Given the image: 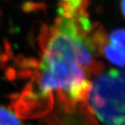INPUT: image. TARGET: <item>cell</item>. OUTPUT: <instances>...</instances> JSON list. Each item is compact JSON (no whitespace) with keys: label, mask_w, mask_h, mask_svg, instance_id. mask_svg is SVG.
<instances>
[{"label":"cell","mask_w":125,"mask_h":125,"mask_svg":"<svg viewBox=\"0 0 125 125\" xmlns=\"http://www.w3.org/2000/svg\"><path fill=\"white\" fill-rule=\"evenodd\" d=\"M91 110L104 125H125V70H111L91 83Z\"/></svg>","instance_id":"1"},{"label":"cell","mask_w":125,"mask_h":125,"mask_svg":"<svg viewBox=\"0 0 125 125\" xmlns=\"http://www.w3.org/2000/svg\"><path fill=\"white\" fill-rule=\"evenodd\" d=\"M0 125H23L18 118L4 106H0Z\"/></svg>","instance_id":"4"},{"label":"cell","mask_w":125,"mask_h":125,"mask_svg":"<svg viewBox=\"0 0 125 125\" xmlns=\"http://www.w3.org/2000/svg\"><path fill=\"white\" fill-rule=\"evenodd\" d=\"M36 71L32 70H22L19 72H17V77L19 79H27V78H32L35 76Z\"/></svg>","instance_id":"7"},{"label":"cell","mask_w":125,"mask_h":125,"mask_svg":"<svg viewBox=\"0 0 125 125\" xmlns=\"http://www.w3.org/2000/svg\"><path fill=\"white\" fill-rule=\"evenodd\" d=\"M1 15H2V10H0V17H1Z\"/></svg>","instance_id":"12"},{"label":"cell","mask_w":125,"mask_h":125,"mask_svg":"<svg viewBox=\"0 0 125 125\" xmlns=\"http://www.w3.org/2000/svg\"><path fill=\"white\" fill-rule=\"evenodd\" d=\"M5 77L7 80L14 81L17 78V70L12 67H9V68L5 69Z\"/></svg>","instance_id":"8"},{"label":"cell","mask_w":125,"mask_h":125,"mask_svg":"<svg viewBox=\"0 0 125 125\" xmlns=\"http://www.w3.org/2000/svg\"><path fill=\"white\" fill-rule=\"evenodd\" d=\"M34 81L35 76L23 89L18 99L10 103V108L13 109L15 115L18 118H39L49 113L53 107V93L43 95L40 91L36 92L34 90Z\"/></svg>","instance_id":"2"},{"label":"cell","mask_w":125,"mask_h":125,"mask_svg":"<svg viewBox=\"0 0 125 125\" xmlns=\"http://www.w3.org/2000/svg\"><path fill=\"white\" fill-rule=\"evenodd\" d=\"M45 5L43 3H33V2H25L21 5V9L23 12L30 13V12L37 11V10H45Z\"/></svg>","instance_id":"6"},{"label":"cell","mask_w":125,"mask_h":125,"mask_svg":"<svg viewBox=\"0 0 125 125\" xmlns=\"http://www.w3.org/2000/svg\"><path fill=\"white\" fill-rule=\"evenodd\" d=\"M100 50L109 62L120 68L125 67V29L119 28L104 37Z\"/></svg>","instance_id":"3"},{"label":"cell","mask_w":125,"mask_h":125,"mask_svg":"<svg viewBox=\"0 0 125 125\" xmlns=\"http://www.w3.org/2000/svg\"><path fill=\"white\" fill-rule=\"evenodd\" d=\"M19 96H20L19 93H11V94H9L7 97L10 100V103H11V102H14V101H16V100H18V97H19Z\"/></svg>","instance_id":"10"},{"label":"cell","mask_w":125,"mask_h":125,"mask_svg":"<svg viewBox=\"0 0 125 125\" xmlns=\"http://www.w3.org/2000/svg\"><path fill=\"white\" fill-rule=\"evenodd\" d=\"M120 8H121V11L123 13V17L125 18V1H123L120 4Z\"/></svg>","instance_id":"11"},{"label":"cell","mask_w":125,"mask_h":125,"mask_svg":"<svg viewBox=\"0 0 125 125\" xmlns=\"http://www.w3.org/2000/svg\"><path fill=\"white\" fill-rule=\"evenodd\" d=\"M4 51H5V54L9 57V58L13 59L15 56H14V52L12 51L11 45H10V42L5 38L4 39Z\"/></svg>","instance_id":"9"},{"label":"cell","mask_w":125,"mask_h":125,"mask_svg":"<svg viewBox=\"0 0 125 125\" xmlns=\"http://www.w3.org/2000/svg\"><path fill=\"white\" fill-rule=\"evenodd\" d=\"M16 64L19 66L22 70H35L39 68V62L33 57H23L20 60H14Z\"/></svg>","instance_id":"5"}]
</instances>
